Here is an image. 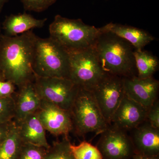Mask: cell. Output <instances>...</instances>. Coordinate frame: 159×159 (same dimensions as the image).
I'll list each match as a JSON object with an SVG mask.
<instances>
[{"label":"cell","instance_id":"cell-1","mask_svg":"<svg viewBox=\"0 0 159 159\" xmlns=\"http://www.w3.org/2000/svg\"><path fill=\"white\" fill-rule=\"evenodd\" d=\"M38 36L33 30L0 38V72L3 79L20 87L34 81L32 66Z\"/></svg>","mask_w":159,"mask_h":159},{"label":"cell","instance_id":"cell-2","mask_svg":"<svg viewBox=\"0 0 159 159\" xmlns=\"http://www.w3.org/2000/svg\"><path fill=\"white\" fill-rule=\"evenodd\" d=\"M100 31L93 48L103 70L123 78L137 76L135 48L113 33Z\"/></svg>","mask_w":159,"mask_h":159},{"label":"cell","instance_id":"cell-3","mask_svg":"<svg viewBox=\"0 0 159 159\" xmlns=\"http://www.w3.org/2000/svg\"><path fill=\"white\" fill-rule=\"evenodd\" d=\"M49 30L50 37L68 52L93 47L100 32L99 28L86 25L81 19H70L60 15L55 16Z\"/></svg>","mask_w":159,"mask_h":159},{"label":"cell","instance_id":"cell-4","mask_svg":"<svg viewBox=\"0 0 159 159\" xmlns=\"http://www.w3.org/2000/svg\"><path fill=\"white\" fill-rule=\"evenodd\" d=\"M32 68L35 77L69 78V52L51 37L38 36Z\"/></svg>","mask_w":159,"mask_h":159},{"label":"cell","instance_id":"cell-5","mask_svg":"<svg viewBox=\"0 0 159 159\" xmlns=\"http://www.w3.org/2000/svg\"><path fill=\"white\" fill-rule=\"evenodd\" d=\"M73 130L79 136L101 134L108 127L92 91L79 87L70 110Z\"/></svg>","mask_w":159,"mask_h":159},{"label":"cell","instance_id":"cell-6","mask_svg":"<svg viewBox=\"0 0 159 159\" xmlns=\"http://www.w3.org/2000/svg\"><path fill=\"white\" fill-rule=\"evenodd\" d=\"M69 78L79 87L91 90L107 75L93 47L68 52Z\"/></svg>","mask_w":159,"mask_h":159},{"label":"cell","instance_id":"cell-7","mask_svg":"<svg viewBox=\"0 0 159 159\" xmlns=\"http://www.w3.org/2000/svg\"><path fill=\"white\" fill-rule=\"evenodd\" d=\"M34 88L41 99L70 112L79 87L69 78L35 77Z\"/></svg>","mask_w":159,"mask_h":159},{"label":"cell","instance_id":"cell-8","mask_svg":"<svg viewBox=\"0 0 159 159\" xmlns=\"http://www.w3.org/2000/svg\"><path fill=\"white\" fill-rule=\"evenodd\" d=\"M109 125L125 95L123 77L107 74L91 90Z\"/></svg>","mask_w":159,"mask_h":159},{"label":"cell","instance_id":"cell-9","mask_svg":"<svg viewBox=\"0 0 159 159\" xmlns=\"http://www.w3.org/2000/svg\"><path fill=\"white\" fill-rule=\"evenodd\" d=\"M96 146L103 159H129L135 153L132 139L126 131L112 125L101 134Z\"/></svg>","mask_w":159,"mask_h":159},{"label":"cell","instance_id":"cell-10","mask_svg":"<svg viewBox=\"0 0 159 159\" xmlns=\"http://www.w3.org/2000/svg\"><path fill=\"white\" fill-rule=\"evenodd\" d=\"M38 117L46 130L55 136L68 137L73 130L70 113L43 99L37 111Z\"/></svg>","mask_w":159,"mask_h":159},{"label":"cell","instance_id":"cell-11","mask_svg":"<svg viewBox=\"0 0 159 159\" xmlns=\"http://www.w3.org/2000/svg\"><path fill=\"white\" fill-rule=\"evenodd\" d=\"M123 80L125 95L145 108L148 109L157 100L159 82L153 77L139 78L134 76Z\"/></svg>","mask_w":159,"mask_h":159},{"label":"cell","instance_id":"cell-12","mask_svg":"<svg viewBox=\"0 0 159 159\" xmlns=\"http://www.w3.org/2000/svg\"><path fill=\"white\" fill-rule=\"evenodd\" d=\"M147 111V109L125 94L110 125L125 131L132 130L146 121Z\"/></svg>","mask_w":159,"mask_h":159},{"label":"cell","instance_id":"cell-13","mask_svg":"<svg viewBox=\"0 0 159 159\" xmlns=\"http://www.w3.org/2000/svg\"><path fill=\"white\" fill-rule=\"evenodd\" d=\"M133 130L131 139L135 153L159 155V129L154 128L145 121Z\"/></svg>","mask_w":159,"mask_h":159},{"label":"cell","instance_id":"cell-14","mask_svg":"<svg viewBox=\"0 0 159 159\" xmlns=\"http://www.w3.org/2000/svg\"><path fill=\"white\" fill-rule=\"evenodd\" d=\"M19 89L16 98H14L15 108L13 120L16 123H18L27 116L37 111L41 102L33 82L26 84Z\"/></svg>","mask_w":159,"mask_h":159},{"label":"cell","instance_id":"cell-15","mask_svg":"<svg viewBox=\"0 0 159 159\" xmlns=\"http://www.w3.org/2000/svg\"><path fill=\"white\" fill-rule=\"evenodd\" d=\"M16 124L23 142L47 149L51 146L46 138L45 129L39 119L36 112L27 116L21 121Z\"/></svg>","mask_w":159,"mask_h":159},{"label":"cell","instance_id":"cell-16","mask_svg":"<svg viewBox=\"0 0 159 159\" xmlns=\"http://www.w3.org/2000/svg\"><path fill=\"white\" fill-rule=\"evenodd\" d=\"M99 29L101 31H109L122 38L130 43L136 50H142L155 39L145 30L116 23H109Z\"/></svg>","mask_w":159,"mask_h":159},{"label":"cell","instance_id":"cell-17","mask_svg":"<svg viewBox=\"0 0 159 159\" xmlns=\"http://www.w3.org/2000/svg\"><path fill=\"white\" fill-rule=\"evenodd\" d=\"M47 20V18L37 19L26 12L11 14L6 16L2 24V29L4 35L15 36L35 28H42Z\"/></svg>","mask_w":159,"mask_h":159},{"label":"cell","instance_id":"cell-18","mask_svg":"<svg viewBox=\"0 0 159 159\" xmlns=\"http://www.w3.org/2000/svg\"><path fill=\"white\" fill-rule=\"evenodd\" d=\"M137 77L146 78L153 77L159 68V60L150 52L142 50L134 52Z\"/></svg>","mask_w":159,"mask_h":159},{"label":"cell","instance_id":"cell-19","mask_svg":"<svg viewBox=\"0 0 159 159\" xmlns=\"http://www.w3.org/2000/svg\"><path fill=\"white\" fill-rule=\"evenodd\" d=\"M22 142L14 122L9 135L0 146V159H18Z\"/></svg>","mask_w":159,"mask_h":159},{"label":"cell","instance_id":"cell-20","mask_svg":"<svg viewBox=\"0 0 159 159\" xmlns=\"http://www.w3.org/2000/svg\"><path fill=\"white\" fill-rule=\"evenodd\" d=\"M70 143L69 137L65 136L54 142L48 148L45 159H75L70 148Z\"/></svg>","mask_w":159,"mask_h":159},{"label":"cell","instance_id":"cell-21","mask_svg":"<svg viewBox=\"0 0 159 159\" xmlns=\"http://www.w3.org/2000/svg\"><path fill=\"white\" fill-rule=\"evenodd\" d=\"M70 148L75 159H103L97 146L85 141L77 145L71 143Z\"/></svg>","mask_w":159,"mask_h":159},{"label":"cell","instance_id":"cell-22","mask_svg":"<svg viewBox=\"0 0 159 159\" xmlns=\"http://www.w3.org/2000/svg\"><path fill=\"white\" fill-rule=\"evenodd\" d=\"M48 149L26 142H22L18 159H45Z\"/></svg>","mask_w":159,"mask_h":159},{"label":"cell","instance_id":"cell-23","mask_svg":"<svg viewBox=\"0 0 159 159\" xmlns=\"http://www.w3.org/2000/svg\"><path fill=\"white\" fill-rule=\"evenodd\" d=\"M15 108V102L13 97L0 99V124L13 120Z\"/></svg>","mask_w":159,"mask_h":159},{"label":"cell","instance_id":"cell-24","mask_svg":"<svg viewBox=\"0 0 159 159\" xmlns=\"http://www.w3.org/2000/svg\"><path fill=\"white\" fill-rule=\"evenodd\" d=\"M25 11L41 12L54 5L57 0H20Z\"/></svg>","mask_w":159,"mask_h":159},{"label":"cell","instance_id":"cell-25","mask_svg":"<svg viewBox=\"0 0 159 159\" xmlns=\"http://www.w3.org/2000/svg\"><path fill=\"white\" fill-rule=\"evenodd\" d=\"M146 121L154 128L159 129V102L157 100L148 109Z\"/></svg>","mask_w":159,"mask_h":159},{"label":"cell","instance_id":"cell-26","mask_svg":"<svg viewBox=\"0 0 159 159\" xmlns=\"http://www.w3.org/2000/svg\"><path fill=\"white\" fill-rule=\"evenodd\" d=\"M15 86L12 83L5 80H0V99L13 97Z\"/></svg>","mask_w":159,"mask_h":159},{"label":"cell","instance_id":"cell-27","mask_svg":"<svg viewBox=\"0 0 159 159\" xmlns=\"http://www.w3.org/2000/svg\"><path fill=\"white\" fill-rule=\"evenodd\" d=\"M14 124L13 120L0 124V146L7 139Z\"/></svg>","mask_w":159,"mask_h":159},{"label":"cell","instance_id":"cell-28","mask_svg":"<svg viewBox=\"0 0 159 159\" xmlns=\"http://www.w3.org/2000/svg\"><path fill=\"white\" fill-rule=\"evenodd\" d=\"M133 159H159V155H145L139 153H135Z\"/></svg>","mask_w":159,"mask_h":159},{"label":"cell","instance_id":"cell-29","mask_svg":"<svg viewBox=\"0 0 159 159\" xmlns=\"http://www.w3.org/2000/svg\"><path fill=\"white\" fill-rule=\"evenodd\" d=\"M9 0H0V13L2 11L3 7L5 4L9 2Z\"/></svg>","mask_w":159,"mask_h":159},{"label":"cell","instance_id":"cell-30","mask_svg":"<svg viewBox=\"0 0 159 159\" xmlns=\"http://www.w3.org/2000/svg\"><path fill=\"white\" fill-rule=\"evenodd\" d=\"M2 24L0 22V38H1L2 34Z\"/></svg>","mask_w":159,"mask_h":159},{"label":"cell","instance_id":"cell-31","mask_svg":"<svg viewBox=\"0 0 159 159\" xmlns=\"http://www.w3.org/2000/svg\"><path fill=\"white\" fill-rule=\"evenodd\" d=\"M3 79L2 77V74H1V72H0V80ZM4 80V79H3Z\"/></svg>","mask_w":159,"mask_h":159},{"label":"cell","instance_id":"cell-32","mask_svg":"<svg viewBox=\"0 0 159 159\" xmlns=\"http://www.w3.org/2000/svg\"></svg>","mask_w":159,"mask_h":159}]
</instances>
